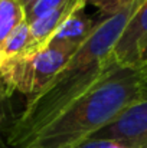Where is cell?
Instances as JSON below:
<instances>
[{
	"label": "cell",
	"mask_w": 147,
	"mask_h": 148,
	"mask_svg": "<svg viewBox=\"0 0 147 148\" xmlns=\"http://www.w3.org/2000/svg\"><path fill=\"white\" fill-rule=\"evenodd\" d=\"M72 148H127L121 145L120 143L115 141H110V140H98V138H88L82 143H79L78 145Z\"/></svg>",
	"instance_id": "cell-11"
},
{
	"label": "cell",
	"mask_w": 147,
	"mask_h": 148,
	"mask_svg": "<svg viewBox=\"0 0 147 148\" xmlns=\"http://www.w3.org/2000/svg\"><path fill=\"white\" fill-rule=\"evenodd\" d=\"M147 98L139 68L112 62L97 82L42 127L23 148H72Z\"/></svg>",
	"instance_id": "cell-2"
},
{
	"label": "cell",
	"mask_w": 147,
	"mask_h": 148,
	"mask_svg": "<svg viewBox=\"0 0 147 148\" xmlns=\"http://www.w3.org/2000/svg\"><path fill=\"white\" fill-rule=\"evenodd\" d=\"M147 48V0H143L139 9L128 20L121 38L111 53V59L127 68H139Z\"/></svg>",
	"instance_id": "cell-5"
},
{
	"label": "cell",
	"mask_w": 147,
	"mask_h": 148,
	"mask_svg": "<svg viewBox=\"0 0 147 148\" xmlns=\"http://www.w3.org/2000/svg\"><path fill=\"white\" fill-rule=\"evenodd\" d=\"M139 71H140V73H141L143 82H144V85H146V88H147V58L141 62V65L139 66Z\"/></svg>",
	"instance_id": "cell-13"
},
{
	"label": "cell",
	"mask_w": 147,
	"mask_h": 148,
	"mask_svg": "<svg viewBox=\"0 0 147 148\" xmlns=\"http://www.w3.org/2000/svg\"><path fill=\"white\" fill-rule=\"evenodd\" d=\"M91 138L115 141L127 148H147V98L127 108Z\"/></svg>",
	"instance_id": "cell-4"
},
{
	"label": "cell",
	"mask_w": 147,
	"mask_h": 148,
	"mask_svg": "<svg viewBox=\"0 0 147 148\" xmlns=\"http://www.w3.org/2000/svg\"><path fill=\"white\" fill-rule=\"evenodd\" d=\"M88 0H65L55 9L46 12L45 14L39 16L33 22L29 23L30 29V42L28 49L22 55H29L33 52L43 49L49 45L55 33L59 27L78 10L84 9Z\"/></svg>",
	"instance_id": "cell-6"
},
{
	"label": "cell",
	"mask_w": 147,
	"mask_h": 148,
	"mask_svg": "<svg viewBox=\"0 0 147 148\" xmlns=\"http://www.w3.org/2000/svg\"><path fill=\"white\" fill-rule=\"evenodd\" d=\"M141 1H94L99 13L90 35L48 85L35 97L26 99L25 106L6 130L4 147L23 148L42 127L97 82L114 62L111 53Z\"/></svg>",
	"instance_id": "cell-1"
},
{
	"label": "cell",
	"mask_w": 147,
	"mask_h": 148,
	"mask_svg": "<svg viewBox=\"0 0 147 148\" xmlns=\"http://www.w3.org/2000/svg\"><path fill=\"white\" fill-rule=\"evenodd\" d=\"M146 58H147V48H146V52H144V56H143V60H144ZM143 60H141V62H143ZM140 65H141V63H140Z\"/></svg>",
	"instance_id": "cell-16"
},
{
	"label": "cell",
	"mask_w": 147,
	"mask_h": 148,
	"mask_svg": "<svg viewBox=\"0 0 147 148\" xmlns=\"http://www.w3.org/2000/svg\"><path fill=\"white\" fill-rule=\"evenodd\" d=\"M92 1H99V0H92Z\"/></svg>",
	"instance_id": "cell-17"
},
{
	"label": "cell",
	"mask_w": 147,
	"mask_h": 148,
	"mask_svg": "<svg viewBox=\"0 0 147 148\" xmlns=\"http://www.w3.org/2000/svg\"><path fill=\"white\" fill-rule=\"evenodd\" d=\"M19 1H20V4L23 6L25 12L28 13V12H29V10H30V9L36 4V1H38V0H19Z\"/></svg>",
	"instance_id": "cell-14"
},
{
	"label": "cell",
	"mask_w": 147,
	"mask_h": 148,
	"mask_svg": "<svg viewBox=\"0 0 147 148\" xmlns=\"http://www.w3.org/2000/svg\"><path fill=\"white\" fill-rule=\"evenodd\" d=\"M81 43L52 40L38 52L9 59L0 69V85L9 98L16 92L23 94L26 99L35 97L52 81Z\"/></svg>",
	"instance_id": "cell-3"
},
{
	"label": "cell",
	"mask_w": 147,
	"mask_h": 148,
	"mask_svg": "<svg viewBox=\"0 0 147 148\" xmlns=\"http://www.w3.org/2000/svg\"><path fill=\"white\" fill-rule=\"evenodd\" d=\"M30 42V29H29V23L23 22L22 25H19L3 42V45L0 46L1 52L6 55L7 60L16 56H20L25 50L28 49Z\"/></svg>",
	"instance_id": "cell-9"
},
{
	"label": "cell",
	"mask_w": 147,
	"mask_h": 148,
	"mask_svg": "<svg viewBox=\"0 0 147 148\" xmlns=\"http://www.w3.org/2000/svg\"><path fill=\"white\" fill-rule=\"evenodd\" d=\"M23 22H26V12L19 0H0V46Z\"/></svg>",
	"instance_id": "cell-8"
},
{
	"label": "cell",
	"mask_w": 147,
	"mask_h": 148,
	"mask_svg": "<svg viewBox=\"0 0 147 148\" xmlns=\"http://www.w3.org/2000/svg\"><path fill=\"white\" fill-rule=\"evenodd\" d=\"M7 62V58H6V55L1 52V49H0V69L4 66V63Z\"/></svg>",
	"instance_id": "cell-15"
},
{
	"label": "cell",
	"mask_w": 147,
	"mask_h": 148,
	"mask_svg": "<svg viewBox=\"0 0 147 148\" xmlns=\"http://www.w3.org/2000/svg\"><path fill=\"white\" fill-rule=\"evenodd\" d=\"M95 19H91L85 13V7L74 13L55 33L52 40H68V42H75L81 43L91 32L94 26ZM50 40V42H52ZM49 42V43H50Z\"/></svg>",
	"instance_id": "cell-7"
},
{
	"label": "cell",
	"mask_w": 147,
	"mask_h": 148,
	"mask_svg": "<svg viewBox=\"0 0 147 148\" xmlns=\"http://www.w3.org/2000/svg\"><path fill=\"white\" fill-rule=\"evenodd\" d=\"M65 0H38L36 4L26 13V22L30 23L33 22L35 19H38L39 16L45 14L46 12L55 9L56 6H59L61 3H63Z\"/></svg>",
	"instance_id": "cell-10"
},
{
	"label": "cell",
	"mask_w": 147,
	"mask_h": 148,
	"mask_svg": "<svg viewBox=\"0 0 147 148\" xmlns=\"http://www.w3.org/2000/svg\"><path fill=\"white\" fill-rule=\"evenodd\" d=\"M7 94L3 89V86L0 85V140H3L6 130H7Z\"/></svg>",
	"instance_id": "cell-12"
},
{
	"label": "cell",
	"mask_w": 147,
	"mask_h": 148,
	"mask_svg": "<svg viewBox=\"0 0 147 148\" xmlns=\"http://www.w3.org/2000/svg\"><path fill=\"white\" fill-rule=\"evenodd\" d=\"M4 148H9V147H4Z\"/></svg>",
	"instance_id": "cell-18"
}]
</instances>
